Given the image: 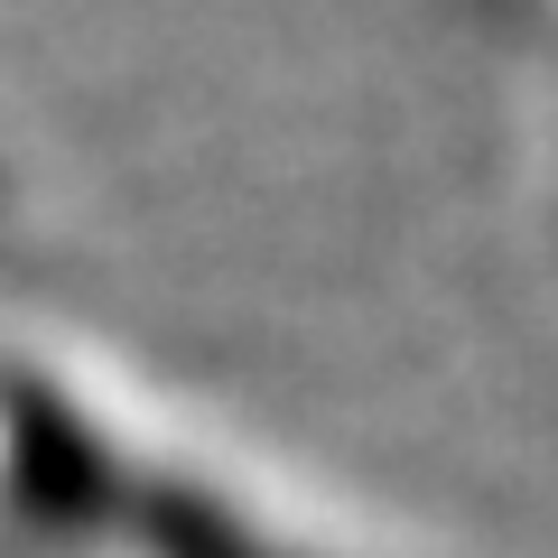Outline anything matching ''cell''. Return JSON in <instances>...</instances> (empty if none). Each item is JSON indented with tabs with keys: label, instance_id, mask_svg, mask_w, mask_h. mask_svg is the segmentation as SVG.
Returning <instances> with one entry per match:
<instances>
[{
	"label": "cell",
	"instance_id": "cell-2",
	"mask_svg": "<svg viewBox=\"0 0 558 558\" xmlns=\"http://www.w3.org/2000/svg\"><path fill=\"white\" fill-rule=\"evenodd\" d=\"M102 531L140 539L149 558H289V549H270L260 531H242L223 502H205L196 484H168V475H112Z\"/></svg>",
	"mask_w": 558,
	"mask_h": 558
},
{
	"label": "cell",
	"instance_id": "cell-1",
	"mask_svg": "<svg viewBox=\"0 0 558 558\" xmlns=\"http://www.w3.org/2000/svg\"><path fill=\"white\" fill-rule=\"evenodd\" d=\"M112 447L94 438V418L65 410L38 381H10V494L47 531H102V494H112Z\"/></svg>",
	"mask_w": 558,
	"mask_h": 558
}]
</instances>
